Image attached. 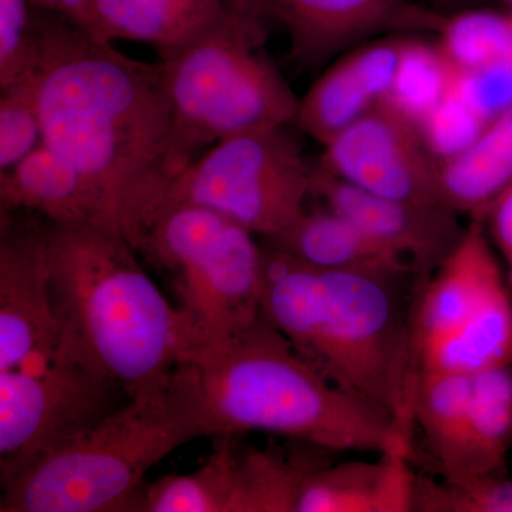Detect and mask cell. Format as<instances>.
<instances>
[{"instance_id": "3957f363", "label": "cell", "mask_w": 512, "mask_h": 512, "mask_svg": "<svg viewBox=\"0 0 512 512\" xmlns=\"http://www.w3.org/2000/svg\"><path fill=\"white\" fill-rule=\"evenodd\" d=\"M56 356L106 376L130 399L164 386L184 360L177 306L130 241L93 224L46 225Z\"/></svg>"}, {"instance_id": "e0dca14e", "label": "cell", "mask_w": 512, "mask_h": 512, "mask_svg": "<svg viewBox=\"0 0 512 512\" xmlns=\"http://www.w3.org/2000/svg\"><path fill=\"white\" fill-rule=\"evenodd\" d=\"M0 201L5 212H35L55 224H93L117 231L89 181L45 143L0 174Z\"/></svg>"}, {"instance_id": "30bf717a", "label": "cell", "mask_w": 512, "mask_h": 512, "mask_svg": "<svg viewBox=\"0 0 512 512\" xmlns=\"http://www.w3.org/2000/svg\"><path fill=\"white\" fill-rule=\"evenodd\" d=\"M128 400L113 380L62 357L0 372L2 485L79 439Z\"/></svg>"}, {"instance_id": "4dcf8cb0", "label": "cell", "mask_w": 512, "mask_h": 512, "mask_svg": "<svg viewBox=\"0 0 512 512\" xmlns=\"http://www.w3.org/2000/svg\"><path fill=\"white\" fill-rule=\"evenodd\" d=\"M481 221L490 227L495 244L507 259L512 274V183L495 198Z\"/></svg>"}, {"instance_id": "8992f818", "label": "cell", "mask_w": 512, "mask_h": 512, "mask_svg": "<svg viewBox=\"0 0 512 512\" xmlns=\"http://www.w3.org/2000/svg\"><path fill=\"white\" fill-rule=\"evenodd\" d=\"M264 13L237 9L160 57L180 174L225 138L293 123L299 99L265 53Z\"/></svg>"}, {"instance_id": "ba28073f", "label": "cell", "mask_w": 512, "mask_h": 512, "mask_svg": "<svg viewBox=\"0 0 512 512\" xmlns=\"http://www.w3.org/2000/svg\"><path fill=\"white\" fill-rule=\"evenodd\" d=\"M412 323L420 373L512 366V298L483 221L433 272Z\"/></svg>"}, {"instance_id": "277c9868", "label": "cell", "mask_w": 512, "mask_h": 512, "mask_svg": "<svg viewBox=\"0 0 512 512\" xmlns=\"http://www.w3.org/2000/svg\"><path fill=\"white\" fill-rule=\"evenodd\" d=\"M187 365L197 373L208 437L264 431L330 453L412 456L413 439L389 416L328 382L264 315Z\"/></svg>"}, {"instance_id": "ffe728a7", "label": "cell", "mask_w": 512, "mask_h": 512, "mask_svg": "<svg viewBox=\"0 0 512 512\" xmlns=\"http://www.w3.org/2000/svg\"><path fill=\"white\" fill-rule=\"evenodd\" d=\"M412 456L382 454L377 461L326 464L313 471L296 512H410Z\"/></svg>"}, {"instance_id": "e575fe53", "label": "cell", "mask_w": 512, "mask_h": 512, "mask_svg": "<svg viewBox=\"0 0 512 512\" xmlns=\"http://www.w3.org/2000/svg\"><path fill=\"white\" fill-rule=\"evenodd\" d=\"M511 276H512V274H511Z\"/></svg>"}, {"instance_id": "484cf974", "label": "cell", "mask_w": 512, "mask_h": 512, "mask_svg": "<svg viewBox=\"0 0 512 512\" xmlns=\"http://www.w3.org/2000/svg\"><path fill=\"white\" fill-rule=\"evenodd\" d=\"M412 511L512 512V478L481 474L436 480L414 473Z\"/></svg>"}, {"instance_id": "2e32d148", "label": "cell", "mask_w": 512, "mask_h": 512, "mask_svg": "<svg viewBox=\"0 0 512 512\" xmlns=\"http://www.w3.org/2000/svg\"><path fill=\"white\" fill-rule=\"evenodd\" d=\"M244 8L262 12L259 0H94L84 32L103 42L148 43L161 57Z\"/></svg>"}, {"instance_id": "7a4b0ae2", "label": "cell", "mask_w": 512, "mask_h": 512, "mask_svg": "<svg viewBox=\"0 0 512 512\" xmlns=\"http://www.w3.org/2000/svg\"><path fill=\"white\" fill-rule=\"evenodd\" d=\"M396 279L326 271L264 248L262 315L328 382L413 439L420 369Z\"/></svg>"}, {"instance_id": "83f0119b", "label": "cell", "mask_w": 512, "mask_h": 512, "mask_svg": "<svg viewBox=\"0 0 512 512\" xmlns=\"http://www.w3.org/2000/svg\"><path fill=\"white\" fill-rule=\"evenodd\" d=\"M36 10L30 0H0V90L35 72Z\"/></svg>"}, {"instance_id": "9c48e42d", "label": "cell", "mask_w": 512, "mask_h": 512, "mask_svg": "<svg viewBox=\"0 0 512 512\" xmlns=\"http://www.w3.org/2000/svg\"><path fill=\"white\" fill-rule=\"evenodd\" d=\"M312 173L285 127L239 134L208 148L175 178L160 214L175 205H200L274 238L306 210Z\"/></svg>"}, {"instance_id": "ac0fdd59", "label": "cell", "mask_w": 512, "mask_h": 512, "mask_svg": "<svg viewBox=\"0 0 512 512\" xmlns=\"http://www.w3.org/2000/svg\"><path fill=\"white\" fill-rule=\"evenodd\" d=\"M419 427L440 476L491 474L485 466L471 396V375L420 373L414 427Z\"/></svg>"}, {"instance_id": "1f68e13d", "label": "cell", "mask_w": 512, "mask_h": 512, "mask_svg": "<svg viewBox=\"0 0 512 512\" xmlns=\"http://www.w3.org/2000/svg\"><path fill=\"white\" fill-rule=\"evenodd\" d=\"M94 0H30L33 8L55 13L86 30Z\"/></svg>"}, {"instance_id": "d6986e66", "label": "cell", "mask_w": 512, "mask_h": 512, "mask_svg": "<svg viewBox=\"0 0 512 512\" xmlns=\"http://www.w3.org/2000/svg\"><path fill=\"white\" fill-rule=\"evenodd\" d=\"M269 247L326 271L399 279L413 274L399 256L367 235L345 215L323 205L302 212L291 227L269 238Z\"/></svg>"}, {"instance_id": "603a6c76", "label": "cell", "mask_w": 512, "mask_h": 512, "mask_svg": "<svg viewBox=\"0 0 512 512\" xmlns=\"http://www.w3.org/2000/svg\"><path fill=\"white\" fill-rule=\"evenodd\" d=\"M239 453L234 436L221 437L220 447L197 470L158 478L144 487L143 512H229L238 483Z\"/></svg>"}, {"instance_id": "9a60e30c", "label": "cell", "mask_w": 512, "mask_h": 512, "mask_svg": "<svg viewBox=\"0 0 512 512\" xmlns=\"http://www.w3.org/2000/svg\"><path fill=\"white\" fill-rule=\"evenodd\" d=\"M404 35L377 37L342 53L299 100L293 123L326 146L362 119L392 89Z\"/></svg>"}, {"instance_id": "5b68a950", "label": "cell", "mask_w": 512, "mask_h": 512, "mask_svg": "<svg viewBox=\"0 0 512 512\" xmlns=\"http://www.w3.org/2000/svg\"><path fill=\"white\" fill-rule=\"evenodd\" d=\"M200 437H208L200 384L183 363L164 386L128 400L3 485L0 511H140L148 471Z\"/></svg>"}, {"instance_id": "cb8c5ba5", "label": "cell", "mask_w": 512, "mask_h": 512, "mask_svg": "<svg viewBox=\"0 0 512 512\" xmlns=\"http://www.w3.org/2000/svg\"><path fill=\"white\" fill-rule=\"evenodd\" d=\"M421 35L426 33L404 35L396 77L384 99L417 126L453 93L460 74L437 40Z\"/></svg>"}, {"instance_id": "7402d4cb", "label": "cell", "mask_w": 512, "mask_h": 512, "mask_svg": "<svg viewBox=\"0 0 512 512\" xmlns=\"http://www.w3.org/2000/svg\"><path fill=\"white\" fill-rule=\"evenodd\" d=\"M330 451L312 444L302 448H262L241 453L238 483L229 512H296L306 480L326 466Z\"/></svg>"}, {"instance_id": "4fadbf2b", "label": "cell", "mask_w": 512, "mask_h": 512, "mask_svg": "<svg viewBox=\"0 0 512 512\" xmlns=\"http://www.w3.org/2000/svg\"><path fill=\"white\" fill-rule=\"evenodd\" d=\"M312 195L399 256L413 274H433L466 231L458 222L457 212L446 205L380 197L319 167L312 173Z\"/></svg>"}, {"instance_id": "5bb4252c", "label": "cell", "mask_w": 512, "mask_h": 512, "mask_svg": "<svg viewBox=\"0 0 512 512\" xmlns=\"http://www.w3.org/2000/svg\"><path fill=\"white\" fill-rule=\"evenodd\" d=\"M0 242V372L56 356L46 227L2 225Z\"/></svg>"}, {"instance_id": "836d02e7", "label": "cell", "mask_w": 512, "mask_h": 512, "mask_svg": "<svg viewBox=\"0 0 512 512\" xmlns=\"http://www.w3.org/2000/svg\"><path fill=\"white\" fill-rule=\"evenodd\" d=\"M505 2L510 3V5H512V0H505Z\"/></svg>"}, {"instance_id": "8fae6325", "label": "cell", "mask_w": 512, "mask_h": 512, "mask_svg": "<svg viewBox=\"0 0 512 512\" xmlns=\"http://www.w3.org/2000/svg\"><path fill=\"white\" fill-rule=\"evenodd\" d=\"M323 147L318 167L353 187L392 200L444 205L439 163L419 126L386 100Z\"/></svg>"}, {"instance_id": "52a82bcc", "label": "cell", "mask_w": 512, "mask_h": 512, "mask_svg": "<svg viewBox=\"0 0 512 512\" xmlns=\"http://www.w3.org/2000/svg\"><path fill=\"white\" fill-rule=\"evenodd\" d=\"M138 251L171 276L183 363L221 348L261 318L264 248L238 222L200 205H175L158 215Z\"/></svg>"}, {"instance_id": "d4e9b609", "label": "cell", "mask_w": 512, "mask_h": 512, "mask_svg": "<svg viewBox=\"0 0 512 512\" xmlns=\"http://www.w3.org/2000/svg\"><path fill=\"white\" fill-rule=\"evenodd\" d=\"M436 40L458 72L512 57V15L474 6L444 16Z\"/></svg>"}, {"instance_id": "f546056e", "label": "cell", "mask_w": 512, "mask_h": 512, "mask_svg": "<svg viewBox=\"0 0 512 512\" xmlns=\"http://www.w3.org/2000/svg\"><path fill=\"white\" fill-rule=\"evenodd\" d=\"M457 93L487 123L512 109V57L458 74Z\"/></svg>"}, {"instance_id": "7c38bea8", "label": "cell", "mask_w": 512, "mask_h": 512, "mask_svg": "<svg viewBox=\"0 0 512 512\" xmlns=\"http://www.w3.org/2000/svg\"><path fill=\"white\" fill-rule=\"evenodd\" d=\"M266 19L281 23L293 60L303 69L369 42L373 37L436 35L443 13L414 0H259Z\"/></svg>"}, {"instance_id": "d6a6232c", "label": "cell", "mask_w": 512, "mask_h": 512, "mask_svg": "<svg viewBox=\"0 0 512 512\" xmlns=\"http://www.w3.org/2000/svg\"><path fill=\"white\" fill-rule=\"evenodd\" d=\"M426 2L437 12L448 15V13L456 12V10L470 8L477 0H426Z\"/></svg>"}, {"instance_id": "4316f807", "label": "cell", "mask_w": 512, "mask_h": 512, "mask_svg": "<svg viewBox=\"0 0 512 512\" xmlns=\"http://www.w3.org/2000/svg\"><path fill=\"white\" fill-rule=\"evenodd\" d=\"M0 92V173H3L42 146L43 128L33 74Z\"/></svg>"}, {"instance_id": "6da1fadb", "label": "cell", "mask_w": 512, "mask_h": 512, "mask_svg": "<svg viewBox=\"0 0 512 512\" xmlns=\"http://www.w3.org/2000/svg\"><path fill=\"white\" fill-rule=\"evenodd\" d=\"M35 10L43 143L89 181L138 251L180 175L163 70Z\"/></svg>"}, {"instance_id": "f1b7e54d", "label": "cell", "mask_w": 512, "mask_h": 512, "mask_svg": "<svg viewBox=\"0 0 512 512\" xmlns=\"http://www.w3.org/2000/svg\"><path fill=\"white\" fill-rule=\"evenodd\" d=\"M487 124L454 89L421 121L419 128L431 156L440 164L466 151Z\"/></svg>"}, {"instance_id": "44dd1931", "label": "cell", "mask_w": 512, "mask_h": 512, "mask_svg": "<svg viewBox=\"0 0 512 512\" xmlns=\"http://www.w3.org/2000/svg\"><path fill=\"white\" fill-rule=\"evenodd\" d=\"M511 183L512 109L491 120L466 151L439 164L441 202L474 220H483Z\"/></svg>"}]
</instances>
